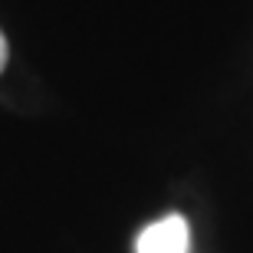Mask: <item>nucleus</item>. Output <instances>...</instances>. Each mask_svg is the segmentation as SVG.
<instances>
[{"label": "nucleus", "instance_id": "f03ea898", "mask_svg": "<svg viewBox=\"0 0 253 253\" xmlns=\"http://www.w3.org/2000/svg\"><path fill=\"white\" fill-rule=\"evenodd\" d=\"M7 40H3V33H0V73H3V66H7Z\"/></svg>", "mask_w": 253, "mask_h": 253}, {"label": "nucleus", "instance_id": "f257e3e1", "mask_svg": "<svg viewBox=\"0 0 253 253\" xmlns=\"http://www.w3.org/2000/svg\"><path fill=\"white\" fill-rule=\"evenodd\" d=\"M191 230L181 214H168L165 220L145 227L135 240V253H188Z\"/></svg>", "mask_w": 253, "mask_h": 253}]
</instances>
